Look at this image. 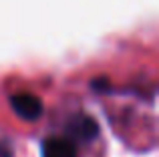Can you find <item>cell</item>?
<instances>
[{
  "label": "cell",
  "instance_id": "cell-3",
  "mask_svg": "<svg viewBox=\"0 0 159 157\" xmlns=\"http://www.w3.org/2000/svg\"><path fill=\"white\" fill-rule=\"evenodd\" d=\"M43 157H77V147L65 137H48L43 143Z\"/></svg>",
  "mask_w": 159,
  "mask_h": 157
},
{
  "label": "cell",
  "instance_id": "cell-1",
  "mask_svg": "<svg viewBox=\"0 0 159 157\" xmlns=\"http://www.w3.org/2000/svg\"><path fill=\"white\" fill-rule=\"evenodd\" d=\"M10 105L18 117L26 119V121H34L43 115V103L36 95L30 93H18L10 97Z\"/></svg>",
  "mask_w": 159,
  "mask_h": 157
},
{
  "label": "cell",
  "instance_id": "cell-2",
  "mask_svg": "<svg viewBox=\"0 0 159 157\" xmlns=\"http://www.w3.org/2000/svg\"><path fill=\"white\" fill-rule=\"evenodd\" d=\"M69 133L79 141H91L93 137H97L99 125L89 115H75L69 121Z\"/></svg>",
  "mask_w": 159,
  "mask_h": 157
}]
</instances>
